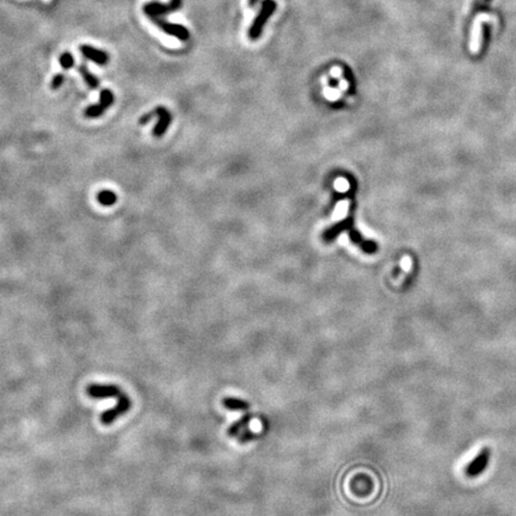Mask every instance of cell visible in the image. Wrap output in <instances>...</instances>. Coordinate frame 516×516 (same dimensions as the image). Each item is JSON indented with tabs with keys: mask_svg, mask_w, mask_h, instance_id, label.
<instances>
[{
	"mask_svg": "<svg viewBox=\"0 0 516 516\" xmlns=\"http://www.w3.org/2000/svg\"><path fill=\"white\" fill-rule=\"evenodd\" d=\"M276 8H278V4H276L275 0H263L262 5H261V10L256 17H254L252 24H251L250 29H248L247 35L250 37L251 41H256V40L260 39L263 33L264 26H266L269 18L274 15V12L276 11Z\"/></svg>",
	"mask_w": 516,
	"mask_h": 516,
	"instance_id": "cell-1",
	"label": "cell"
},
{
	"mask_svg": "<svg viewBox=\"0 0 516 516\" xmlns=\"http://www.w3.org/2000/svg\"><path fill=\"white\" fill-rule=\"evenodd\" d=\"M491 458V449L489 447H485L478 453L477 455L474 456V459L466 466L465 473L468 475V477H477V475H480L484 471L486 470L487 465L490 462Z\"/></svg>",
	"mask_w": 516,
	"mask_h": 516,
	"instance_id": "cell-2",
	"label": "cell"
},
{
	"mask_svg": "<svg viewBox=\"0 0 516 516\" xmlns=\"http://www.w3.org/2000/svg\"><path fill=\"white\" fill-rule=\"evenodd\" d=\"M151 21L153 22L154 24H157L158 27L160 28L161 31L167 34L170 36H175L179 41L186 42L190 37V34H189L188 29L185 27L181 26V24H173L170 23V22L164 21L163 18L160 17H151Z\"/></svg>",
	"mask_w": 516,
	"mask_h": 516,
	"instance_id": "cell-3",
	"label": "cell"
},
{
	"mask_svg": "<svg viewBox=\"0 0 516 516\" xmlns=\"http://www.w3.org/2000/svg\"><path fill=\"white\" fill-rule=\"evenodd\" d=\"M88 396L93 398V399H101V398H121L123 396V392L117 386L114 385H97L91 384L88 386Z\"/></svg>",
	"mask_w": 516,
	"mask_h": 516,
	"instance_id": "cell-4",
	"label": "cell"
},
{
	"mask_svg": "<svg viewBox=\"0 0 516 516\" xmlns=\"http://www.w3.org/2000/svg\"><path fill=\"white\" fill-rule=\"evenodd\" d=\"M129 408H130V400H129V398L124 394L121 399H119L117 405L115 406L114 409L108 410V411H105L103 415H102V417H101L102 424H104V425L111 424L115 419L119 417V416L123 415V413H126L127 411H128Z\"/></svg>",
	"mask_w": 516,
	"mask_h": 516,
	"instance_id": "cell-5",
	"label": "cell"
},
{
	"mask_svg": "<svg viewBox=\"0 0 516 516\" xmlns=\"http://www.w3.org/2000/svg\"><path fill=\"white\" fill-rule=\"evenodd\" d=\"M80 52L83 53V55L86 59H89V60L96 62V64H98V65H105V64H108V61H109L108 53L93 48V47H91V46H88V45L80 46Z\"/></svg>",
	"mask_w": 516,
	"mask_h": 516,
	"instance_id": "cell-6",
	"label": "cell"
},
{
	"mask_svg": "<svg viewBox=\"0 0 516 516\" xmlns=\"http://www.w3.org/2000/svg\"><path fill=\"white\" fill-rule=\"evenodd\" d=\"M155 113L158 114V116H159L160 120H159V122H158V126L154 128L153 133L155 136H161L164 133H165L167 126H169V123L171 121V115L165 108H161V107L155 109Z\"/></svg>",
	"mask_w": 516,
	"mask_h": 516,
	"instance_id": "cell-7",
	"label": "cell"
},
{
	"mask_svg": "<svg viewBox=\"0 0 516 516\" xmlns=\"http://www.w3.org/2000/svg\"><path fill=\"white\" fill-rule=\"evenodd\" d=\"M251 419H252V415H251V413H246L244 417H241L238 422H235V423L228 429L227 434L229 435V436H237V437L241 436L244 433L248 431L247 425L251 422Z\"/></svg>",
	"mask_w": 516,
	"mask_h": 516,
	"instance_id": "cell-8",
	"label": "cell"
},
{
	"mask_svg": "<svg viewBox=\"0 0 516 516\" xmlns=\"http://www.w3.org/2000/svg\"><path fill=\"white\" fill-rule=\"evenodd\" d=\"M222 405L227 410H233V411H246L250 409V404L238 398H225L222 400Z\"/></svg>",
	"mask_w": 516,
	"mask_h": 516,
	"instance_id": "cell-9",
	"label": "cell"
},
{
	"mask_svg": "<svg viewBox=\"0 0 516 516\" xmlns=\"http://www.w3.org/2000/svg\"><path fill=\"white\" fill-rule=\"evenodd\" d=\"M79 72L82 73L84 80H85L86 84H88L90 88H91V89H97L98 88V86H99V80L95 76H93L92 73L89 72V70H88V68H86L85 65H80Z\"/></svg>",
	"mask_w": 516,
	"mask_h": 516,
	"instance_id": "cell-10",
	"label": "cell"
},
{
	"mask_svg": "<svg viewBox=\"0 0 516 516\" xmlns=\"http://www.w3.org/2000/svg\"><path fill=\"white\" fill-rule=\"evenodd\" d=\"M97 197H98L99 203L103 204V206H113V204L117 200L116 194L111 190H102L98 194Z\"/></svg>",
	"mask_w": 516,
	"mask_h": 516,
	"instance_id": "cell-11",
	"label": "cell"
},
{
	"mask_svg": "<svg viewBox=\"0 0 516 516\" xmlns=\"http://www.w3.org/2000/svg\"><path fill=\"white\" fill-rule=\"evenodd\" d=\"M114 103V95L113 92L110 91V90L105 89L103 90V91L101 92V97H99V104L103 107L104 110H107V109L110 107L111 104Z\"/></svg>",
	"mask_w": 516,
	"mask_h": 516,
	"instance_id": "cell-12",
	"label": "cell"
},
{
	"mask_svg": "<svg viewBox=\"0 0 516 516\" xmlns=\"http://www.w3.org/2000/svg\"><path fill=\"white\" fill-rule=\"evenodd\" d=\"M104 109L101 104L98 105H91V107L86 108V110L84 111L86 117H90V119H96V117H101L104 113Z\"/></svg>",
	"mask_w": 516,
	"mask_h": 516,
	"instance_id": "cell-13",
	"label": "cell"
},
{
	"mask_svg": "<svg viewBox=\"0 0 516 516\" xmlns=\"http://www.w3.org/2000/svg\"><path fill=\"white\" fill-rule=\"evenodd\" d=\"M60 65L62 66V68H65V70H70V68H72L74 65L73 55L68 52L64 53V54L60 57Z\"/></svg>",
	"mask_w": 516,
	"mask_h": 516,
	"instance_id": "cell-14",
	"label": "cell"
},
{
	"mask_svg": "<svg viewBox=\"0 0 516 516\" xmlns=\"http://www.w3.org/2000/svg\"><path fill=\"white\" fill-rule=\"evenodd\" d=\"M62 83H64V76H62V74H57L52 80V89L58 90L61 86Z\"/></svg>",
	"mask_w": 516,
	"mask_h": 516,
	"instance_id": "cell-15",
	"label": "cell"
},
{
	"mask_svg": "<svg viewBox=\"0 0 516 516\" xmlns=\"http://www.w3.org/2000/svg\"><path fill=\"white\" fill-rule=\"evenodd\" d=\"M402 267L405 272H410L412 269V260L410 257H404L402 260Z\"/></svg>",
	"mask_w": 516,
	"mask_h": 516,
	"instance_id": "cell-16",
	"label": "cell"
},
{
	"mask_svg": "<svg viewBox=\"0 0 516 516\" xmlns=\"http://www.w3.org/2000/svg\"><path fill=\"white\" fill-rule=\"evenodd\" d=\"M170 5L172 6L173 11L179 10V9L182 8V0H171V2H170Z\"/></svg>",
	"mask_w": 516,
	"mask_h": 516,
	"instance_id": "cell-17",
	"label": "cell"
},
{
	"mask_svg": "<svg viewBox=\"0 0 516 516\" xmlns=\"http://www.w3.org/2000/svg\"><path fill=\"white\" fill-rule=\"evenodd\" d=\"M258 2H260V0H248V6L253 8V6H256L258 4Z\"/></svg>",
	"mask_w": 516,
	"mask_h": 516,
	"instance_id": "cell-18",
	"label": "cell"
}]
</instances>
